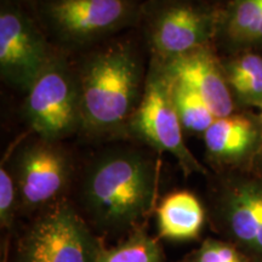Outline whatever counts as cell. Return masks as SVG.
<instances>
[{
  "mask_svg": "<svg viewBox=\"0 0 262 262\" xmlns=\"http://www.w3.org/2000/svg\"><path fill=\"white\" fill-rule=\"evenodd\" d=\"M221 9L208 0H147L141 18L152 57L166 61L217 37Z\"/></svg>",
  "mask_w": 262,
  "mask_h": 262,
  "instance_id": "3",
  "label": "cell"
},
{
  "mask_svg": "<svg viewBox=\"0 0 262 262\" xmlns=\"http://www.w3.org/2000/svg\"><path fill=\"white\" fill-rule=\"evenodd\" d=\"M159 170L150 156L114 148L97 156L85 170L81 204L101 231H134L155 208Z\"/></svg>",
  "mask_w": 262,
  "mask_h": 262,
  "instance_id": "1",
  "label": "cell"
},
{
  "mask_svg": "<svg viewBox=\"0 0 262 262\" xmlns=\"http://www.w3.org/2000/svg\"><path fill=\"white\" fill-rule=\"evenodd\" d=\"M39 14L58 41L77 48L135 25L142 5L137 0H41Z\"/></svg>",
  "mask_w": 262,
  "mask_h": 262,
  "instance_id": "7",
  "label": "cell"
},
{
  "mask_svg": "<svg viewBox=\"0 0 262 262\" xmlns=\"http://www.w3.org/2000/svg\"><path fill=\"white\" fill-rule=\"evenodd\" d=\"M18 191L19 210H44L62 201L73 165L63 147L37 137L17 149L10 166Z\"/></svg>",
  "mask_w": 262,
  "mask_h": 262,
  "instance_id": "8",
  "label": "cell"
},
{
  "mask_svg": "<svg viewBox=\"0 0 262 262\" xmlns=\"http://www.w3.org/2000/svg\"><path fill=\"white\" fill-rule=\"evenodd\" d=\"M258 124H260V147H258L257 155L255 157V160L253 164H256L257 166L262 168V107L260 108V113L257 114Z\"/></svg>",
  "mask_w": 262,
  "mask_h": 262,
  "instance_id": "20",
  "label": "cell"
},
{
  "mask_svg": "<svg viewBox=\"0 0 262 262\" xmlns=\"http://www.w3.org/2000/svg\"><path fill=\"white\" fill-rule=\"evenodd\" d=\"M158 237L187 242L201 235L205 225V208L198 196L188 191H176L164 196L156 208Z\"/></svg>",
  "mask_w": 262,
  "mask_h": 262,
  "instance_id": "13",
  "label": "cell"
},
{
  "mask_svg": "<svg viewBox=\"0 0 262 262\" xmlns=\"http://www.w3.org/2000/svg\"><path fill=\"white\" fill-rule=\"evenodd\" d=\"M127 134L157 152L171 155L185 175H206V169L186 146L185 131L172 103L170 81L155 58H150L145 89Z\"/></svg>",
  "mask_w": 262,
  "mask_h": 262,
  "instance_id": "6",
  "label": "cell"
},
{
  "mask_svg": "<svg viewBox=\"0 0 262 262\" xmlns=\"http://www.w3.org/2000/svg\"><path fill=\"white\" fill-rule=\"evenodd\" d=\"M19 209L18 191L10 168L0 166V222L9 228L14 222L16 211Z\"/></svg>",
  "mask_w": 262,
  "mask_h": 262,
  "instance_id": "19",
  "label": "cell"
},
{
  "mask_svg": "<svg viewBox=\"0 0 262 262\" xmlns=\"http://www.w3.org/2000/svg\"><path fill=\"white\" fill-rule=\"evenodd\" d=\"M54 52L35 22L15 4L0 8V77L5 84L27 93Z\"/></svg>",
  "mask_w": 262,
  "mask_h": 262,
  "instance_id": "9",
  "label": "cell"
},
{
  "mask_svg": "<svg viewBox=\"0 0 262 262\" xmlns=\"http://www.w3.org/2000/svg\"><path fill=\"white\" fill-rule=\"evenodd\" d=\"M19 2H29V0H19Z\"/></svg>",
  "mask_w": 262,
  "mask_h": 262,
  "instance_id": "21",
  "label": "cell"
},
{
  "mask_svg": "<svg viewBox=\"0 0 262 262\" xmlns=\"http://www.w3.org/2000/svg\"><path fill=\"white\" fill-rule=\"evenodd\" d=\"M157 61L169 79L180 81L195 91L216 118L227 117L237 112L221 61L210 45L198 48L170 60Z\"/></svg>",
  "mask_w": 262,
  "mask_h": 262,
  "instance_id": "11",
  "label": "cell"
},
{
  "mask_svg": "<svg viewBox=\"0 0 262 262\" xmlns=\"http://www.w3.org/2000/svg\"><path fill=\"white\" fill-rule=\"evenodd\" d=\"M96 262H164V255L158 241L140 226L120 243L100 247Z\"/></svg>",
  "mask_w": 262,
  "mask_h": 262,
  "instance_id": "16",
  "label": "cell"
},
{
  "mask_svg": "<svg viewBox=\"0 0 262 262\" xmlns=\"http://www.w3.org/2000/svg\"><path fill=\"white\" fill-rule=\"evenodd\" d=\"M81 97L80 133L90 137L127 134L146 75L139 52L127 40L98 48L77 71Z\"/></svg>",
  "mask_w": 262,
  "mask_h": 262,
  "instance_id": "2",
  "label": "cell"
},
{
  "mask_svg": "<svg viewBox=\"0 0 262 262\" xmlns=\"http://www.w3.org/2000/svg\"><path fill=\"white\" fill-rule=\"evenodd\" d=\"M235 107H262V54L258 50L234 52L221 61Z\"/></svg>",
  "mask_w": 262,
  "mask_h": 262,
  "instance_id": "15",
  "label": "cell"
},
{
  "mask_svg": "<svg viewBox=\"0 0 262 262\" xmlns=\"http://www.w3.org/2000/svg\"><path fill=\"white\" fill-rule=\"evenodd\" d=\"M22 116L42 140L60 142L80 133L81 97L77 71L61 55H52L26 93Z\"/></svg>",
  "mask_w": 262,
  "mask_h": 262,
  "instance_id": "4",
  "label": "cell"
},
{
  "mask_svg": "<svg viewBox=\"0 0 262 262\" xmlns=\"http://www.w3.org/2000/svg\"><path fill=\"white\" fill-rule=\"evenodd\" d=\"M179 262H247L237 245L208 238L192 253L186 255Z\"/></svg>",
  "mask_w": 262,
  "mask_h": 262,
  "instance_id": "18",
  "label": "cell"
},
{
  "mask_svg": "<svg viewBox=\"0 0 262 262\" xmlns=\"http://www.w3.org/2000/svg\"><path fill=\"white\" fill-rule=\"evenodd\" d=\"M165 73V72H164ZM169 79V78H168ZM173 107L185 133L189 135H204L216 117L208 104L187 85L169 79Z\"/></svg>",
  "mask_w": 262,
  "mask_h": 262,
  "instance_id": "17",
  "label": "cell"
},
{
  "mask_svg": "<svg viewBox=\"0 0 262 262\" xmlns=\"http://www.w3.org/2000/svg\"><path fill=\"white\" fill-rule=\"evenodd\" d=\"M217 37L234 52L262 48V0H228Z\"/></svg>",
  "mask_w": 262,
  "mask_h": 262,
  "instance_id": "14",
  "label": "cell"
},
{
  "mask_svg": "<svg viewBox=\"0 0 262 262\" xmlns=\"http://www.w3.org/2000/svg\"><path fill=\"white\" fill-rule=\"evenodd\" d=\"M208 159L222 168L253 164L260 147L257 116L234 112L216 118L202 136Z\"/></svg>",
  "mask_w": 262,
  "mask_h": 262,
  "instance_id": "12",
  "label": "cell"
},
{
  "mask_svg": "<svg viewBox=\"0 0 262 262\" xmlns=\"http://www.w3.org/2000/svg\"><path fill=\"white\" fill-rule=\"evenodd\" d=\"M100 247L78 211L60 201L44 209L26 229L12 262H96Z\"/></svg>",
  "mask_w": 262,
  "mask_h": 262,
  "instance_id": "5",
  "label": "cell"
},
{
  "mask_svg": "<svg viewBox=\"0 0 262 262\" xmlns=\"http://www.w3.org/2000/svg\"><path fill=\"white\" fill-rule=\"evenodd\" d=\"M216 215L239 247L262 257V178L225 180L216 196Z\"/></svg>",
  "mask_w": 262,
  "mask_h": 262,
  "instance_id": "10",
  "label": "cell"
}]
</instances>
